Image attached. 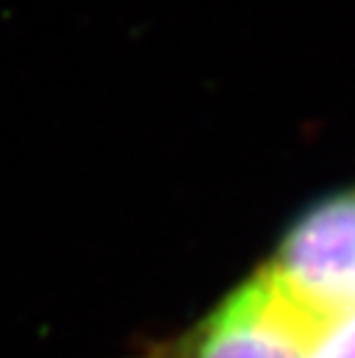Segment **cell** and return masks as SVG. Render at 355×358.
<instances>
[{
    "instance_id": "7a4b0ae2",
    "label": "cell",
    "mask_w": 355,
    "mask_h": 358,
    "mask_svg": "<svg viewBox=\"0 0 355 358\" xmlns=\"http://www.w3.org/2000/svg\"><path fill=\"white\" fill-rule=\"evenodd\" d=\"M310 330L257 268L198 322L137 358H302Z\"/></svg>"
},
{
    "instance_id": "3957f363",
    "label": "cell",
    "mask_w": 355,
    "mask_h": 358,
    "mask_svg": "<svg viewBox=\"0 0 355 358\" xmlns=\"http://www.w3.org/2000/svg\"><path fill=\"white\" fill-rule=\"evenodd\" d=\"M302 358H355V308L316 324Z\"/></svg>"
},
{
    "instance_id": "6da1fadb",
    "label": "cell",
    "mask_w": 355,
    "mask_h": 358,
    "mask_svg": "<svg viewBox=\"0 0 355 358\" xmlns=\"http://www.w3.org/2000/svg\"><path fill=\"white\" fill-rule=\"evenodd\" d=\"M260 268L310 327L355 308V185L307 204Z\"/></svg>"
}]
</instances>
